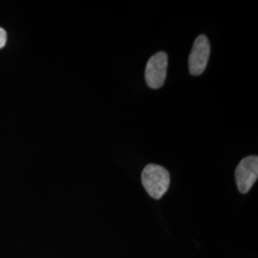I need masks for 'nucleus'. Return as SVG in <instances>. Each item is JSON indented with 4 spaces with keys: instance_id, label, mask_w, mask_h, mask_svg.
I'll list each match as a JSON object with an SVG mask.
<instances>
[{
    "instance_id": "nucleus-4",
    "label": "nucleus",
    "mask_w": 258,
    "mask_h": 258,
    "mask_svg": "<svg viewBox=\"0 0 258 258\" xmlns=\"http://www.w3.org/2000/svg\"><path fill=\"white\" fill-rule=\"evenodd\" d=\"M211 54V45L208 37L200 35L195 39L188 57V68L192 76L202 74L207 68Z\"/></svg>"
},
{
    "instance_id": "nucleus-5",
    "label": "nucleus",
    "mask_w": 258,
    "mask_h": 258,
    "mask_svg": "<svg viewBox=\"0 0 258 258\" xmlns=\"http://www.w3.org/2000/svg\"><path fill=\"white\" fill-rule=\"evenodd\" d=\"M6 41H7V33L4 29L0 28V49L5 46Z\"/></svg>"
},
{
    "instance_id": "nucleus-1",
    "label": "nucleus",
    "mask_w": 258,
    "mask_h": 258,
    "mask_svg": "<svg viewBox=\"0 0 258 258\" xmlns=\"http://www.w3.org/2000/svg\"><path fill=\"white\" fill-rule=\"evenodd\" d=\"M142 183L152 198L160 199L169 187V172L163 166L149 164L142 172Z\"/></svg>"
},
{
    "instance_id": "nucleus-2",
    "label": "nucleus",
    "mask_w": 258,
    "mask_h": 258,
    "mask_svg": "<svg viewBox=\"0 0 258 258\" xmlns=\"http://www.w3.org/2000/svg\"><path fill=\"white\" fill-rule=\"evenodd\" d=\"M258 177V157H245L241 160L235 170L236 184L241 194H247Z\"/></svg>"
},
{
    "instance_id": "nucleus-3",
    "label": "nucleus",
    "mask_w": 258,
    "mask_h": 258,
    "mask_svg": "<svg viewBox=\"0 0 258 258\" xmlns=\"http://www.w3.org/2000/svg\"><path fill=\"white\" fill-rule=\"evenodd\" d=\"M168 57L165 52H159L152 55L146 67V82L152 89L161 88L166 78Z\"/></svg>"
}]
</instances>
